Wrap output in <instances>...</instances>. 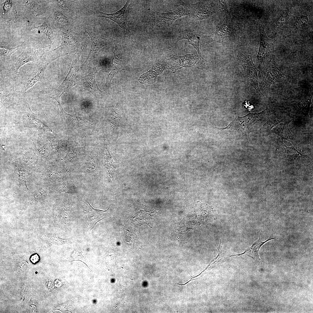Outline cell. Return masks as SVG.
Instances as JSON below:
<instances>
[{"label": "cell", "instance_id": "6da1fadb", "mask_svg": "<svg viewBox=\"0 0 313 313\" xmlns=\"http://www.w3.org/2000/svg\"><path fill=\"white\" fill-rule=\"evenodd\" d=\"M262 79L261 87L263 90L270 89L276 83L292 79L291 76L283 73L278 68L274 58L266 63L261 68Z\"/></svg>", "mask_w": 313, "mask_h": 313}, {"label": "cell", "instance_id": "7a4b0ae2", "mask_svg": "<svg viewBox=\"0 0 313 313\" xmlns=\"http://www.w3.org/2000/svg\"><path fill=\"white\" fill-rule=\"evenodd\" d=\"M50 47V45L43 47L32 44L26 45L21 53L14 59V63L16 71L18 72L21 66L27 63L39 62Z\"/></svg>", "mask_w": 313, "mask_h": 313}, {"label": "cell", "instance_id": "3957f363", "mask_svg": "<svg viewBox=\"0 0 313 313\" xmlns=\"http://www.w3.org/2000/svg\"><path fill=\"white\" fill-rule=\"evenodd\" d=\"M239 62L243 68V73L247 82L252 86L259 95L263 96L259 88L257 73L260 71L253 62L251 54L241 53L238 56Z\"/></svg>", "mask_w": 313, "mask_h": 313}, {"label": "cell", "instance_id": "277c9868", "mask_svg": "<svg viewBox=\"0 0 313 313\" xmlns=\"http://www.w3.org/2000/svg\"><path fill=\"white\" fill-rule=\"evenodd\" d=\"M102 68L100 66L97 65L82 72L76 77L74 85L78 84L81 86L83 88L89 91L96 97L102 96L103 95L102 92L99 88L95 78L97 72Z\"/></svg>", "mask_w": 313, "mask_h": 313}, {"label": "cell", "instance_id": "5b68a950", "mask_svg": "<svg viewBox=\"0 0 313 313\" xmlns=\"http://www.w3.org/2000/svg\"><path fill=\"white\" fill-rule=\"evenodd\" d=\"M259 30L260 43L257 57L258 64L261 68L266 63L274 58V46L273 41L267 37L260 24Z\"/></svg>", "mask_w": 313, "mask_h": 313}, {"label": "cell", "instance_id": "8992f818", "mask_svg": "<svg viewBox=\"0 0 313 313\" xmlns=\"http://www.w3.org/2000/svg\"><path fill=\"white\" fill-rule=\"evenodd\" d=\"M46 1L45 0H23L16 1L25 17H34L45 14L47 11Z\"/></svg>", "mask_w": 313, "mask_h": 313}, {"label": "cell", "instance_id": "52a82bcc", "mask_svg": "<svg viewBox=\"0 0 313 313\" xmlns=\"http://www.w3.org/2000/svg\"><path fill=\"white\" fill-rule=\"evenodd\" d=\"M190 12L189 17L196 20L206 19L212 15L214 9L211 1H201L193 4H185Z\"/></svg>", "mask_w": 313, "mask_h": 313}, {"label": "cell", "instance_id": "ba28073f", "mask_svg": "<svg viewBox=\"0 0 313 313\" xmlns=\"http://www.w3.org/2000/svg\"><path fill=\"white\" fill-rule=\"evenodd\" d=\"M81 54L80 50L74 54L72 64L68 73L61 83L57 88L59 94L65 92L66 89L74 85L75 78L79 69V59Z\"/></svg>", "mask_w": 313, "mask_h": 313}, {"label": "cell", "instance_id": "9c48e42d", "mask_svg": "<svg viewBox=\"0 0 313 313\" xmlns=\"http://www.w3.org/2000/svg\"><path fill=\"white\" fill-rule=\"evenodd\" d=\"M176 6V9L173 11L157 12V23L161 26L168 27L176 19L186 15L189 16L188 10L184 5Z\"/></svg>", "mask_w": 313, "mask_h": 313}, {"label": "cell", "instance_id": "30bf717a", "mask_svg": "<svg viewBox=\"0 0 313 313\" xmlns=\"http://www.w3.org/2000/svg\"><path fill=\"white\" fill-rule=\"evenodd\" d=\"M198 57L192 54H187L183 56L175 55L170 58L166 59L168 68L174 73L178 69L183 67H191L196 63Z\"/></svg>", "mask_w": 313, "mask_h": 313}, {"label": "cell", "instance_id": "8fae6325", "mask_svg": "<svg viewBox=\"0 0 313 313\" xmlns=\"http://www.w3.org/2000/svg\"><path fill=\"white\" fill-rule=\"evenodd\" d=\"M130 2L127 1L123 7L119 11L113 13H105L96 10L94 14L97 16L110 19L117 23L127 34H130V32L125 22L124 16L126 9Z\"/></svg>", "mask_w": 313, "mask_h": 313}, {"label": "cell", "instance_id": "7c38bea8", "mask_svg": "<svg viewBox=\"0 0 313 313\" xmlns=\"http://www.w3.org/2000/svg\"><path fill=\"white\" fill-rule=\"evenodd\" d=\"M90 37L91 41V47L89 53L86 60L82 66L87 65L94 59L97 52L102 47L108 45L110 42V39L103 38L98 35H96L88 32Z\"/></svg>", "mask_w": 313, "mask_h": 313}, {"label": "cell", "instance_id": "4fadbf2b", "mask_svg": "<svg viewBox=\"0 0 313 313\" xmlns=\"http://www.w3.org/2000/svg\"><path fill=\"white\" fill-rule=\"evenodd\" d=\"M85 203L88 206L85 214L88 220V230L90 231L98 222L110 215L109 211V208L106 210H102L94 208L88 202L85 201Z\"/></svg>", "mask_w": 313, "mask_h": 313}, {"label": "cell", "instance_id": "5bb4252c", "mask_svg": "<svg viewBox=\"0 0 313 313\" xmlns=\"http://www.w3.org/2000/svg\"><path fill=\"white\" fill-rule=\"evenodd\" d=\"M59 57H44L38 63L39 67L38 71L36 74L29 79L23 90L24 94L26 93L27 90L33 86L35 84L39 81L42 80L45 74V71L48 65L52 61Z\"/></svg>", "mask_w": 313, "mask_h": 313}, {"label": "cell", "instance_id": "9a60e30c", "mask_svg": "<svg viewBox=\"0 0 313 313\" xmlns=\"http://www.w3.org/2000/svg\"><path fill=\"white\" fill-rule=\"evenodd\" d=\"M16 6V1L5 0L0 5L1 19L10 21L17 19Z\"/></svg>", "mask_w": 313, "mask_h": 313}, {"label": "cell", "instance_id": "2e32d148", "mask_svg": "<svg viewBox=\"0 0 313 313\" xmlns=\"http://www.w3.org/2000/svg\"><path fill=\"white\" fill-rule=\"evenodd\" d=\"M26 100L29 108V110L25 113L24 120L26 124L30 127L33 128L39 131L44 132L50 131L54 132L49 127L44 123L42 122L35 113L31 110L28 102Z\"/></svg>", "mask_w": 313, "mask_h": 313}, {"label": "cell", "instance_id": "e0dca14e", "mask_svg": "<svg viewBox=\"0 0 313 313\" xmlns=\"http://www.w3.org/2000/svg\"><path fill=\"white\" fill-rule=\"evenodd\" d=\"M233 28L228 25H224L219 27L212 34L203 38V42L209 44L214 41H221L230 36L232 33Z\"/></svg>", "mask_w": 313, "mask_h": 313}, {"label": "cell", "instance_id": "ac0fdd59", "mask_svg": "<svg viewBox=\"0 0 313 313\" xmlns=\"http://www.w3.org/2000/svg\"><path fill=\"white\" fill-rule=\"evenodd\" d=\"M60 34L62 37L61 44L53 50H56L62 47L67 46H73L77 47L80 46L82 40V36L80 34L71 30L66 32L61 30Z\"/></svg>", "mask_w": 313, "mask_h": 313}, {"label": "cell", "instance_id": "d6986e66", "mask_svg": "<svg viewBox=\"0 0 313 313\" xmlns=\"http://www.w3.org/2000/svg\"><path fill=\"white\" fill-rule=\"evenodd\" d=\"M27 28L29 30L37 29L39 33H44L50 41V46H51L53 45L54 40V35L48 17L46 18L43 23L39 26H35L31 22H28Z\"/></svg>", "mask_w": 313, "mask_h": 313}, {"label": "cell", "instance_id": "ffe728a7", "mask_svg": "<svg viewBox=\"0 0 313 313\" xmlns=\"http://www.w3.org/2000/svg\"><path fill=\"white\" fill-rule=\"evenodd\" d=\"M201 36L200 34L193 30L183 31L179 36L178 40L187 39L188 43L192 46L196 50L199 56L206 61L202 57L199 48V42Z\"/></svg>", "mask_w": 313, "mask_h": 313}, {"label": "cell", "instance_id": "44dd1931", "mask_svg": "<svg viewBox=\"0 0 313 313\" xmlns=\"http://www.w3.org/2000/svg\"><path fill=\"white\" fill-rule=\"evenodd\" d=\"M290 121L280 123L274 127L270 131V133H273L281 137L282 139H285L291 142L294 145L295 143L292 134L288 127Z\"/></svg>", "mask_w": 313, "mask_h": 313}, {"label": "cell", "instance_id": "7402d4cb", "mask_svg": "<svg viewBox=\"0 0 313 313\" xmlns=\"http://www.w3.org/2000/svg\"><path fill=\"white\" fill-rule=\"evenodd\" d=\"M121 50H114V55L112 61L111 70L107 74L106 78L105 89L108 88L110 87L112 80L120 67L121 62Z\"/></svg>", "mask_w": 313, "mask_h": 313}, {"label": "cell", "instance_id": "603a6c76", "mask_svg": "<svg viewBox=\"0 0 313 313\" xmlns=\"http://www.w3.org/2000/svg\"><path fill=\"white\" fill-rule=\"evenodd\" d=\"M274 239V238H270L265 241H262L261 240L260 235L258 239L255 241L251 246L245 250L243 253L237 254L234 256H238L241 255L245 254L252 258L256 262H260L262 261L260 259L259 254V252L260 248L265 243Z\"/></svg>", "mask_w": 313, "mask_h": 313}, {"label": "cell", "instance_id": "cb8c5ba5", "mask_svg": "<svg viewBox=\"0 0 313 313\" xmlns=\"http://www.w3.org/2000/svg\"><path fill=\"white\" fill-rule=\"evenodd\" d=\"M277 140L279 150L282 153L286 154L290 158L307 157L300 153L294 147H287L283 142L282 139H281L278 137Z\"/></svg>", "mask_w": 313, "mask_h": 313}, {"label": "cell", "instance_id": "d4e9b609", "mask_svg": "<svg viewBox=\"0 0 313 313\" xmlns=\"http://www.w3.org/2000/svg\"><path fill=\"white\" fill-rule=\"evenodd\" d=\"M34 149L41 156L48 157V147L47 143L40 137L34 138L32 140Z\"/></svg>", "mask_w": 313, "mask_h": 313}, {"label": "cell", "instance_id": "484cf974", "mask_svg": "<svg viewBox=\"0 0 313 313\" xmlns=\"http://www.w3.org/2000/svg\"><path fill=\"white\" fill-rule=\"evenodd\" d=\"M284 121L281 118L270 117L260 129L261 133L263 137H266L270 134V131L272 129L279 123L283 122Z\"/></svg>", "mask_w": 313, "mask_h": 313}, {"label": "cell", "instance_id": "4316f807", "mask_svg": "<svg viewBox=\"0 0 313 313\" xmlns=\"http://www.w3.org/2000/svg\"><path fill=\"white\" fill-rule=\"evenodd\" d=\"M60 100L57 101L59 108L61 112L64 117L65 119L67 121L72 123L83 125H90V123L88 121L83 119L82 118L78 116H75L67 113L63 110L61 105Z\"/></svg>", "mask_w": 313, "mask_h": 313}, {"label": "cell", "instance_id": "83f0119b", "mask_svg": "<svg viewBox=\"0 0 313 313\" xmlns=\"http://www.w3.org/2000/svg\"><path fill=\"white\" fill-rule=\"evenodd\" d=\"M46 138L50 141L52 148L57 150L58 152L61 151L66 145V143L63 139L57 137H52L48 135L46 136Z\"/></svg>", "mask_w": 313, "mask_h": 313}, {"label": "cell", "instance_id": "f1b7e54d", "mask_svg": "<svg viewBox=\"0 0 313 313\" xmlns=\"http://www.w3.org/2000/svg\"><path fill=\"white\" fill-rule=\"evenodd\" d=\"M158 75L159 74L157 72L152 68L148 72L141 76L139 79V81L141 83H153L156 81V78Z\"/></svg>", "mask_w": 313, "mask_h": 313}, {"label": "cell", "instance_id": "f546056e", "mask_svg": "<svg viewBox=\"0 0 313 313\" xmlns=\"http://www.w3.org/2000/svg\"><path fill=\"white\" fill-rule=\"evenodd\" d=\"M57 190L69 194H74L77 192V188L72 183L65 182L60 183L55 187Z\"/></svg>", "mask_w": 313, "mask_h": 313}, {"label": "cell", "instance_id": "4dcf8cb0", "mask_svg": "<svg viewBox=\"0 0 313 313\" xmlns=\"http://www.w3.org/2000/svg\"><path fill=\"white\" fill-rule=\"evenodd\" d=\"M22 44L10 48H6L0 46V55L1 58H4L6 60L10 59L12 54L17 50L20 49L22 46Z\"/></svg>", "mask_w": 313, "mask_h": 313}, {"label": "cell", "instance_id": "1f68e13d", "mask_svg": "<svg viewBox=\"0 0 313 313\" xmlns=\"http://www.w3.org/2000/svg\"><path fill=\"white\" fill-rule=\"evenodd\" d=\"M13 88L11 89L10 92L7 95H4L3 93V91L0 88V101L1 103L6 108H9L12 104V98L14 94L15 90H13Z\"/></svg>", "mask_w": 313, "mask_h": 313}, {"label": "cell", "instance_id": "d6a6232c", "mask_svg": "<svg viewBox=\"0 0 313 313\" xmlns=\"http://www.w3.org/2000/svg\"><path fill=\"white\" fill-rule=\"evenodd\" d=\"M55 21L60 26H65L69 23L68 19L67 17L61 12L56 11L53 14Z\"/></svg>", "mask_w": 313, "mask_h": 313}, {"label": "cell", "instance_id": "836d02e7", "mask_svg": "<svg viewBox=\"0 0 313 313\" xmlns=\"http://www.w3.org/2000/svg\"><path fill=\"white\" fill-rule=\"evenodd\" d=\"M47 194L48 190L45 187H38L33 192L32 199L34 201H38L45 198Z\"/></svg>", "mask_w": 313, "mask_h": 313}, {"label": "cell", "instance_id": "e575fe53", "mask_svg": "<svg viewBox=\"0 0 313 313\" xmlns=\"http://www.w3.org/2000/svg\"><path fill=\"white\" fill-rule=\"evenodd\" d=\"M22 160L26 164H34L37 163L38 158L34 152L30 150L24 155Z\"/></svg>", "mask_w": 313, "mask_h": 313}, {"label": "cell", "instance_id": "d590c367", "mask_svg": "<svg viewBox=\"0 0 313 313\" xmlns=\"http://www.w3.org/2000/svg\"><path fill=\"white\" fill-rule=\"evenodd\" d=\"M290 17V12L287 10L283 11L277 19L275 22L277 27H280L286 24Z\"/></svg>", "mask_w": 313, "mask_h": 313}, {"label": "cell", "instance_id": "8d00e7d4", "mask_svg": "<svg viewBox=\"0 0 313 313\" xmlns=\"http://www.w3.org/2000/svg\"><path fill=\"white\" fill-rule=\"evenodd\" d=\"M6 118H5L4 123L1 127L0 130V146L2 150L5 151L6 150V135L7 128L6 124Z\"/></svg>", "mask_w": 313, "mask_h": 313}, {"label": "cell", "instance_id": "74e56055", "mask_svg": "<svg viewBox=\"0 0 313 313\" xmlns=\"http://www.w3.org/2000/svg\"><path fill=\"white\" fill-rule=\"evenodd\" d=\"M79 153V150L78 148L71 147L69 148L67 153L63 159L68 160L74 158L77 156Z\"/></svg>", "mask_w": 313, "mask_h": 313}, {"label": "cell", "instance_id": "f35d334b", "mask_svg": "<svg viewBox=\"0 0 313 313\" xmlns=\"http://www.w3.org/2000/svg\"><path fill=\"white\" fill-rule=\"evenodd\" d=\"M17 172L18 177L20 181L28 188L26 184V181L28 177V174L27 172L21 169L20 168H17Z\"/></svg>", "mask_w": 313, "mask_h": 313}, {"label": "cell", "instance_id": "ab89813d", "mask_svg": "<svg viewBox=\"0 0 313 313\" xmlns=\"http://www.w3.org/2000/svg\"><path fill=\"white\" fill-rule=\"evenodd\" d=\"M52 1L59 8H60L63 10H66L68 9V8L66 2L65 1L54 0Z\"/></svg>", "mask_w": 313, "mask_h": 313}]
</instances>
